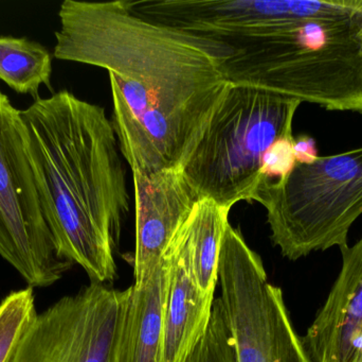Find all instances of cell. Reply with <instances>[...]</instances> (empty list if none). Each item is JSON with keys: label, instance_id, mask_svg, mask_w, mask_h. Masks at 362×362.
<instances>
[{"label": "cell", "instance_id": "cell-5", "mask_svg": "<svg viewBox=\"0 0 362 362\" xmlns=\"http://www.w3.org/2000/svg\"><path fill=\"white\" fill-rule=\"evenodd\" d=\"M252 201L265 208L272 244L286 259L342 250L362 215V147L296 162L283 178L263 179Z\"/></svg>", "mask_w": 362, "mask_h": 362}, {"label": "cell", "instance_id": "cell-1", "mask_svg": "<svg viewBox=\"0 0 362 362\" xmlns=\"http://www.w3.org/2000/svg\"><path fill=\"white\" fill-rule=\"evenodd\" d=\"M54 57L110 74L122 157L144 174L180 171L225 98L235 48L135 14L127 0H65Z\"/></svg>", "mask_w": 362, "mask_h": 362}, {"label": "cell", "instance_id": "cell-8", "mask_svg": "<svg viewBox=\"0 0 362 362\" xmlns=\"http://www.w3.org/2000/svg\"><path fill=\"white\" fill-rule=\"evenodd\" d=\"M132 286L90 283L37 314L11 362H118Z\"/></svg>", "mask_w": 362, "mask_h": 362}, {"label": "cell", "instance_id": "cell-9", "mask_svg": "<svg viewBox=\"0 0 362 362\" xmlns=\"http://www.w3.org/2000/svg\"><path fill=\"white\" fill-rule=\"evenodd\" d=\"M135 14L198 35L223 40L257 38L310 19L358 12L362 0H144Z\"/></svg>", "mask_w": 362, "mask_h": 362}, {"label": "cell", "instance_id": "cell-11", "mask_svg": "<svg viewBox=\"0 0 362 362\" xmlns=\"http://www.w3.org/2000/svg\"><path fill=\"white\" fill-rule=\"evenodd\" d=\"M340 251L339 276L302 338L310 362H362V237Z\"/></svg>", "mask_w": 362, "mask_h": 362}, {"label": "cell", "instance_id": "cell-4", "mask_svg": "<svg viewBox=\"0 0 362 362\" xmlns=\"http://www.w3.org/2000/svg\"><path fill=\"white\" fill-rule=\"evenodd\" d=\"M302 102L295 98L230 84L204 137L180 170L200 200L231 210L252 201L268 153L293 140Z\"/></svg>", "mask_w": 362, "mask_h": 362}, {"label": "cell", "instance_id": "cell-10", "mask_svg": "<svg viewBox=\"0 0 362 362\" xmlns=\"http://www.w3.org/2000/svg\"><path fill=\"white\" fill-rule=\"evenodd\" d=\"M136 210L135 286H142L163 261L174 236L200 201L178 170L134 171Z\"/></svg>", "mask_w": 362, "mask_h": 362}, {"label": "cell", "instance_id": "cell-14", "mask_svg": "<svg viewBox=\"0 0 362 362\" xmlns=\"http://www.w3.org/2000/svg\"><path fill=\"white\" fill-rule=\"evenodd\" d=\"M230 210L211 200H200L185 222L196 283L202 295L209 299H214L218 282L219 253L229 225Z\"/></svg>", "mask_w": 362, "mask_h": 362}, {"label": "cell", "instance_id": "cell-13", "mask_svg": "<svg viewBox=\"0 0 362 362\" xmlns=\"http://www.w3.org/2000/svg\"><path fill=\"white\" fill-rule=\"evenodd\" d=\"M167 266L160 265L142 286H132L119 346L118 362H157L165 314Z\"/></svg>", "mask_w": 362, "mask_h": 362}, {"label": "cell", "instance_id": "cell-12", "mask_svg": "<svg viewBox=\"0 0 362 362\" xmlns=\"http://www.w3.org/2000/svg\"><path fill=\"white\" fill-rule=\"evenodd\" d=\"M185 222L163 255L167 290L157 362H185L206 334L212 315L215 299L204 297L198 288Z\"/></svg>", "mask_w": 362, "mask_h": 362}, {"label": "cell", "instance_id": "cell-16", "mask_svg": "<svg viewBox=\"0 0 362 362\" xmlns=\"http://www.w3.org/2000/svg\"><path fill=\"white\" fill-rule=\"evenodd\" d=\"M34 289L12 291L0 302V362H11L37 316Z\"/></svg>", "mask_w": 362, "mask_h": 362}, {"label": "cell", "instance_id": "cell-17", "mask_svg": "<svg viewBox=\"0 0 362 362\" xmlns=\"http://www.w3.org/2000/svg\"><path fill=\"white\" fill-rule=\"evenodd\" d=\"M185 362H238L233 338L219 298L213 303L212 315L206 334Z\"/></svg>", "mask_w": 362, "mask_h": 362}, {"label": "cell", "instance_id": "cell-6", "mask_svg": "<svg viewBox=\"0 0 362 362\" xmlns=\"http://www.w3.org/2000/svg\"><path fill=\"white\" fill-rule=\"evenodd\" d=\"M221 302L238 362H310L281 288L238 230L227 225L219 253Z\"/></svg>", "mask_w": 362, "mask_h": 362}, {"label": "cell", "instance_id": "cell-7", "mask_svg": "<svg viewBox=\"0 0 362 362\" xmlns=\"http://www.w3.org/2000/svg\"><path fill=\"white\" fill-rule=\"evenodd\" d=\"M0 257L33 289L52 286L74 266L55 250L28 157L21 111L1 91Z\"/></svg>", "mask_w": 362, "mask_h": 362}, {"label": "cell", "instance_id": "cell-2", "mask_svg": "<svg viewBox=\"0 0 362 362\" xmlns=\"http://www.w3.org/2000/svg\"><path fill=\"white\" fill-rule=\"evenodd\" d=\"M21 117L57 255L80 266L90 283L112 282L129 197L112 120L102 106L67 89L37 98Z\"/></svg>", "mask_w": 362, "mask_h": 362}, {"label": "cell", "instance_id": "cell-3", "mask_svg": "<svg viewBox=\"0 0 362 362\" xmlns=\"http://www.w3.org/2000/svg\"><path fill=\"white\" fill-rule=\"evenodd\" d=\"M225 42L235 48L223 65L230 84L362 113V9Z\"/></svg>", "mask_w": 362, "mask_h": 362}, {"label": "cell", "instance_id": "cell-15", "mask_svg": "<svg viewBox=\"0 0 362 362\" xmlns=\"http://www.w3.org/2000/svg\"><path fill=\"white\" fill-rule=\"evenodd\" d=\"M52 55L35 40L28 38L0 36V80L8 87L37 99L40 85L53 91Z\"/></svg>", "mask_w": 362, "mask_h": 362}]
</instances>
